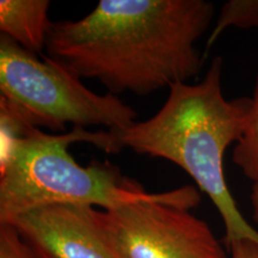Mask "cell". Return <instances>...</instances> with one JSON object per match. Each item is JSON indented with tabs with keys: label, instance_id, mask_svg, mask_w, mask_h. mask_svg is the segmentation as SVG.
Returning a JSON list of instances; mask_svg holds the SVG:
<instances>
[{
	"label": "cell",
	"instance_id": "cell-1",
	"mask_svg": "<svg viewBox=\"0 0 258 258\" xmlns=\"http://www.w3.org/2000/svg\"><path fill=\"white\" fill-rule=\"evenodd\" d=\"M213 17L205 0H99L78 21L54 22L46 55L111 95L146 96L201 72L195 44Z\"/></svg>",
	"mask_w": 258,
	"mask_h": 258
},
{
	"label": "cell",
	"instance_id": "cell-2",
	"mask_svg": "<svg viewBox=\"0 0 258 258\" xmlns=\"http://www.w3.org/2000/svg\"><path fill=\"white\" fill-rule=\"evenodd\" d=\"M222 64L217 56L201 82L175 84L156 115L112 133L123 148L169 160L184 170L218 209L230 250L241 240L258 244V231L238 208L224 170L226 150L243 135L251 97L226 98Z\"/></svg>",
	"mask_w": 258,
	"mask_h": 258
},
{
	"label": "cell",
	"instance_id": "cell-3",
	"mask_svg": "<svg viewBox=\"0 0 258 258\" xmlns=\"http://www.w3.org/2000/svg\"><path fill=\"white\" fill-rule=\"evenodd\" d=\"M73 143L92 144L106 153H118L123 148L110 131L73 128L72 132L51 135L31 127L24 138L0 157V224L54 205L110 211L141 201L171 200L192 209L201 202L199 188L194 185L148 192L109 161L79 165L69 153V146Z\"/></svg>",
	"mask_w": 258,
	"mask_h": 258
},
{
	"label": "cell",
	"instance_id": "cell-4",
	"mask_svg": "<svg viewBox=\"0 0 258 258\" xmlns=\"http://www.w3.org/2000/svg\"><path fill=\"white\" fill-rule=\"evenodd\" d=\"M0 101L27 123L53 132L105 127L117 132L137 122V112L111 93L86 88L77 74L46 54L42 60L0 36Z\"/></svg>",
	"mask_w": 258,
	"mask_h": 258
},
{
	"label": "cell",
	"instance_id": "cell-5",
	"mask_svg": "<svg viewBox=\"0 0 258 258\" xmlns=\"http://www.w3.org/2000/svg\"><path fill=\"white\" fill-rule=\"evenodd\" d=\"M185 203L141 201L102 211L120 258H228L209 225Z\"/></svg>",
	"mask_w": 258,
	"mask_h": 258
},
{
	"label": "cell",
	"instance_id": "cell-6",
	"mask_svg": "<svg viewBox=\"0 0 258 258\" xmlns=\"http://www.w3.org/2000/svg\"><path fill=\"white\" fill-rule=\"evenodd\" d=\"M10 224L15 225L36 258H120L102 211L89 206H48Z\"/></svg>",
	"mask_w": 258,
	"mask_h": 258
},
{
	"label": "cell",
	"instance_id": "cell-7",
	"mask_svg": "<svg viewBox=\"0 0 258 258\" xmlns=\"http://www.w3.org/2000/svg\"><path fill=\"white\" fill-rule=\"evenodd\" d=\"M48 0H2L0 31L32 54L46 50L53 22L48 17Z\"/></svg>",
	"mask_w": 258,
	"mask_h": 258
},
{
	"label": "cell",
	"instance_id": "cell-8",
	"mask_svg": "<svg viewBox=\"0 0 258 258\" xmlns=\"http://www.w3.org/2000/svg\"><path fill=\"white\" fill-rule=\"evenodd\" d=\"M232 163L253 184L258 183V76L246 125L232 152Z\"/></svg>",
	"mask_w": 258,
	"mask_h": 258
},
{
	"label": "cell",
	"instance_id": "cell-9",
	"mask_svg": "<svg viewBox=\"0 0 258 258\" xmlns=\"http://www.w3.org/2000/svg\"><path fill=\"white\" fill-rule=\"evenodd\" d=\"M228 28L258 29V0H230L225 3L207 40V49Z\"/></svg>",
	"mask_w": 258,
	"mask_h": 258
},
{
	"label": "cell",
	"instance_id": "cell-10",
	"mask_svg": "<svg viewBox=\"0 0 258 258\" xmlns=\"http://www.w3.org/2000/svg\"><path fill=\"white\" fill-rule=\"evenodd\" d=\"M0 258H36L15 225L0 224Z\"/></svg>",
	"mask_w": 258,
	"mask_h": 258
},
{
	"label": "cell",
	"instance_id": "cell-11",
	"mask_svg": "<svg viewBox=\"0 0 258 258\" xmlns=\"http://www.w3.org/2000/svg\"><path fill=\"white\" fill-rule=\"evenodd\" d=\"M230 258H258V244L252 240H241L230 247Z\"/></svg>",
	"mask_w": 258,
	"mask_h": 258
},
{
	"label": "cell",
	"instance_id": "cell-12",
	"mask_svg": "<svg viewBox=\"0 0 258 258\" xmlns=\"http://www.w3.org/2000/svg\"><path fill=\"white\" fill-rule=\"evenodd\" d=\"M251 207H252V217L253 220L258 225V183L252 185V190H251Z\"/></svg>",
	"mask_w": 258,
	"mask_h": 258
}]
</instances>
